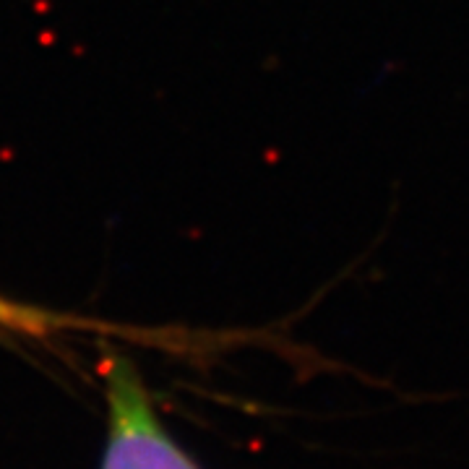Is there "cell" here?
<instances>
[{
  "mask_svg": "<svg viewBox=\"0 0 469 469\" xmlns=\"http://www.w3.org/2000/svg\"><path fill=\"white\" fill-rule=\"evenodd\" d=\"M107 443L102 469H201L169 435L133 368H107Z\"/></svg>",
  "mask_w": 469,
  "mask_h": 469,
  "instance_id": "cell-1",
  "label": "cell"
}]
</instances>
